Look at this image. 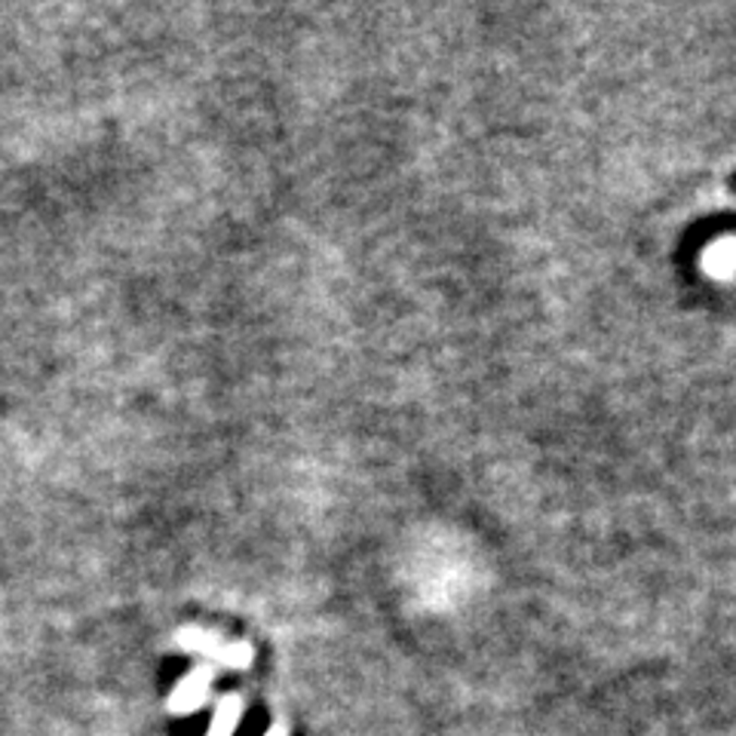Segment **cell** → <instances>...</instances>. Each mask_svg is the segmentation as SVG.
<instances>
[{
	"label": "cell",
	"mask_w": 736,
	"mask_h": 736,
	"mask_svg": "<svg viewBox=\"0 0 736 736\" xmlns=\"http://www.w3.org/2000/svg\"><path fill=\"white\" fill-rule=\"evenodd\" d=\"M176 644H179L181 651L206 656V660H213L215 666H225V669L243 672L255 660V651L245 641H230V644H225L209 629H181L179 636H176Z\"/></svg>",
	"instance_id": "1"
},
{
	"label": "cell",
	"mask_w": 736,
	"mask_h": 736,
	"mask_svg": "<svg viewBox=\"0 0 736 736\" xmlns=\"http://www.w3.org/2000/svg\"><path fill=\"white\" fill-rule=\"evenodd\" d=\"M243 719V700L237 693H228L215 703L213 724H209V736H233L237 724Z\"/></svg>",
	"instance_id": "3"
},
{
	"label": "cell",
	"mask_w": 736,
	"mask_h": 736,
	"mask_svg": "<svg viewBox=\"0 0 736 736\" xmlns=\"http://www.w3.org/2000/svg\"><path fill=\"white\" fill-rule=\"evenodd\" d=\"M264 736H289V731H286L282 724H274V727H270V731H267Z\"/></svg>",
	"instance_id": "4"
},
{
	"label": "cell",
	"mask_w": 736,
	"mask_h": 736,
	"mask_svg": "<svg viewBox=\"0 0 736 736\" xmlns=\"http://www.w3.org/2000/svg\"><path fill=\"white\" fill-rule=\"evenodd\" d=\"M213 666H196L194 672H188L179 681V687L169 693L166 700V709L172 715H191L200 705L209 700V687H213Z\"/></svg>",
	"instance_id": "2"
}]
</instances>
